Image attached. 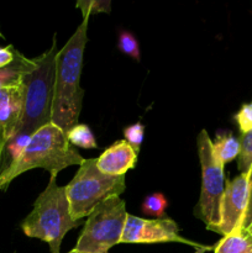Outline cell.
Wrapping results in <instances>:
<instances>
[{
    "label": "cell",
    "instance_id": "obj_1",
    "mask_svg": "<svg viewBox=\"0 0 252 253\" xmlns=\"http://www.w3.org/2000/svg\"><path fill=\"white\" fill-rule=\"evenodd\" d=\"M89 17H84L56 56L52 124L68 132L78 125L84 90L81 86L83 56L88 42Z\"/></svg>",
    "mask_w": 252,
    "mask_h": 253
},
{
    "label": "cell",
    "instance_id": "obj_2",
    "mask_svg": "<svg viewBox=\"0 0 252 253\" xmlns=\"http://www.w3.org/2000/svg\"><path fill=\"white\" fill-rule=\"evenodd\" d=\"M57 53V34H54L51 47L34 58V69L22 76L24 106L19 126L12 137L30 138L40 128L52 123Z\"/></svg>",
    "mask_w": 252,
    "mask_h": 253
},
{
    "label": "cell",
    "instance_id": "obj_3",
    "mask_svg": "<svg viewBox=\"0 0 252 253\" xmlns=\"http://www.w3.org/2000/svg\"><path fill=\"white\" fill-rule=\"evenodd\" d=\"M83 161L81 153L68 142L67 133L51 123L31 136L16 162L0 175V190L6 189L15 178L27 170L42 168L49 174H58L64 168L81 166Z\"/></svg>",
    "mask_w": 252,
    "mask_h": 253
},
{
    "label": "cell",
    "instance_id": "obj_4",
    "mask_svg": "<svg viewBox=\"0 0 252 253\" xmlns=\"http://www.w3.org/2000/svg\"><path fill=\"white\" fill-rule=\"evenodd\" d=\"M82 222L72 217L66 187H59L57 174L52 173L46 189L39 195L32 211L21 222V230L27 237L46 242L51 253H61L63 237L72 229L81 226Z\"/></svg>",
    "mask_w": 252,
    "mask_h": 253
},
{
    "label": "cell",
    "instance_id": "obj_5",
    "mask_svg": "<svg viewBox=\"0 0 252 253\" xmlns=\"http://www.w3.org/2000/svg\"><path fill=\"white\" fill-rule=\"evenodd\" d=\"M125 188V175L105 174L99 170L95 158H84L73 179L66 185L72 217L83 220L101 202L120 197Z\"/></svg>",
    "mask_w": 252,
    "mask_h": 253
},
{
    "label": "cell",
    "instance_id": "obj_6",
    "mask_svg": "<svg viewBox=\"0 0 252 253\" xmlns=\"http://www.w3.org/2000/svg\"><path fill=\"white\" fill-rule=\"evenodd\" d=\"M127 215L121 198L110 197L101 202L86 216L74 250L83 253H108L121 242Z\"/></svg>",
    "mask_w": 252,
    "mask_h": 253
},
{
    "label": "cell",
    "instance_id": "obj_7",
    "mask_svg": "<svg viewBox=\"0 0 252 253\" xmlns=\"http://www.w3.org/2000/svg\"><path fill=\"white\" fill-rule=\"evenodd\" d=\"M197 150L202 167V190L194 215L208 230L216 231L221 221V202L225 193L224 166L215 158L209 133L202 130L197 136Z\"/></svg>",
    "mask_w": 252,
    "mask_h": 253
},
{
    "label": "cell",
    "instance_id": "obj_8",
    "mask_svg": "<svg viewBox=\"0 0 252 253\" xmlns=\"http://www.w3.org/2000/svg\"><path fill=\"white\" fill-rule=\"evenodd\" d=\"M178 242L194 247L195 251L207 252L214 247L204 246L198 242L190 241L179 235L177 222L172 219H143L135 215H127L125 229L120 244H166Z\"/></svg>",
    "mask_w": 252,
    "mask_h": 253
},
{
    "label": "cell",
    "instance_id": "obj_9",
    "mask_svg": "<svg viewBox=\"0 0 252 253\" xmlns=\"http://www.w3.org/2000/svg\"><path fill=\"white\" fill-rule=\"evenodd\" d=\"M250 172L240 173L225 184V193L221 202V221L215 232L222 237L236 230L242 229L245 212L249 203Z\"/></svg>",
    "mask_w": 252,
    "mask_h": 253
},
{
    "label": "cell",
    "instance_id": "obj_10",
    "mask_svg": "<svg viewBox=\"0 0 252 253\" xmlns=\"http://www.w3.org/2000/svg\"><path fill=\"white\" fill-rule=\"evenodd\" d=\"M24 106V85L0 86V153L15 135Z\"/></svg>",
    "mask_w": 252,
    "mask_h": 253
},
{
    "label": "cell",
    "instance_id": "obj_11",
    "mask_svg": "<svg viewBox=\"0 0 252 253\" xmlns=\"http://www.w3.org/2000/svg\"><path fill=\"white\" fill-rule=\"evenodd\" d=\"M136 163L137 153L125 140L116 141L96 158L99 170L108 175H125Z\"/></svg>",
    "mask_w": 252,
    "mask_h": 253
},
{
    "label": "cell",
    "instance_id": "obj_12",
    "mask_svg": "<svg viewBox=\"0 0 252 253\" xmlns=\"http://www.w3.org/2000/svg\"><path fill=\"white\" fill-rule=\"evenodd\" d=\"M214 253H252V234L239 229L226 235L215 245Z\"/></svg>",
    "mask_w": 252,
    "mask_h": 253
},
{
    "label": "cell",
    "instance_id": "obj_13",
    "mask_svg": "<svg viewBox=\"0 0 252 253\" xmlns=\"http://www.w3.org/2000/svg\"><path fill=\"white\" fill-rule=\"evenodd\" d=\"M212 143V152L215 158L225 167V165L236 160L240 155V140L230 132L217 133Z\"/></svg>",
    "mask_w": 252,
    "mask_h": 253
},
{
    "label": "cell",
    "instance_id": "obj_14",
    "mask_svg": "<svg viewBox=\"0 0 252 253\" xmlns=\"http://www.w3.org/2000/svg\"><path fill=\"white\" fill-rule=\"evenodd\" d=\"M67 140L72 146H77V147L84 148V150H93V148L98 147L93 132L90 131L89 126L84 125V124H78L72 127L67 132Z\"/></svg>",
    "mask_w": 252,
    "mask_h": 253
},
{
    "label": "cell",
    "instance_id": "obj_15",
    "mask_svg": "<svg viewBox=\"0 0 252 253\" xmlns=\"http://www.w3.org/2000/svg\"><path fill=\"white\" fill-rule=\"evenodd\" d=\"M168 207V200L161 193H153L147 195L141 205L143 214L148 216H155L157 219H163L166 215V209Z\"/></svg>",
    "mask_w": 252,
    "mask_h": 253
},
{
    "label": "cell",
    "instance_id": "obj_16",
    "mask_svg": "<svg viewBox=\"0 0 252 253\" xmlns=\"http://www.w3.org/2000/svg\"><path fill=\"white\" fill-rule=\"evenodd\" d=\"M240 155L237 157V166L241 173L252 170V130L241 133L240 137Z\"/></svg>",
    "mask_w": 252,
    "mask_h": 253
},
{
    "label": "cell",
    "instance_id": "obj_17",
    "mask_svg": "<svg viewBox=\"0 0 252 253\" xmlns=\"http://www.w3.org/2000/svg\"><path fill=\"white\" fill-rule=\"evenodd\" d=\"M110 0H79L76 4V7L81 10L83 19L99 12H110Z\"/></svg>",
    "mask_w": 252,
    "mask_h": 253
},
{
    "label": "cell",
    "instance_id": "obj_18",
    "mask_svg": "<svg viewBox=\"0 0 252 253\" xmlns=\"http://www.w3.org/2000/svg\"><path fill=\"white\" fill-rule=\"evenodd\" d=\"M118 47L123 53L127 54L131 58H133L135 61H140L141 59V52H140V46H138V41L136 40V37L133 35H131L130 32H121L120 36H119V42Z\"/></svg>",
    "mask_w": 252,
    "mask_h": 253
},
{
    "label": "cell",
    "instance_id": "obj_19",
    "mask_svg": "<svg viewBox=\"0 0 252 253\" xmlns=\"http://www.w3.org/2000/svg\"><path fill=\"white\" fill-rule=\"evenodd\" d=\"M143 135H145V126L140 123H136L124 128V137H125L124 140L133 148L136 153L140 152Z\"/></svg>",
    "mask_w": 252,
    "mask_h": 253
},
{
    "label": "cell",
    "instance_id": "obj_20",
    "mask_svg": "<svg viewBox=\"0 0 252 253\" xmlns=\"http://www.w3.org/2000/svg\"><path fill=\"white\" fill-rule=\"evenodd\" d=\"M235 120L239 125L241 133H246L252 130V101L241 106L239 113L235 115Z\"/></svg>",
    "mask_w": 252,
    "mask_h": 253
},
{
    "label": "cell",
    "instance_id": "obj_21",
    "mask_svg": "<svg viewBox=\"0 0 252 253\" xmlns=\"http://www.w3.org/2000/svg\"><path fill=\"white\" fill-rule=\"evenodd\" d=\"M17 49L14 48L12 44L6 47H0V69L10 66L16 57Z\"/></svg>",
    "mask_w": 252,
    "mask_h": 253
},
{
    "label": "cell",
    "instance_id": "obj_22",
    "mask_svg": "<svg viewBox=\"0 0 252 253\" xmlns=\"http://www.w3.org/2000/svg\"><path fill=\"white\" fill-rule=\"evenodd\" d=\"M252 226V170H250V190H249V203H247L246 212H245L242 229L250 230Z\"/></svg>",
    "mask_w": 252,
    "mask_h": 253
},
{
    "label": "cell",
    "instance_id": "obj_23",
    "mask_svg": "<svg viewBox=\"0 0 252 253\" xmlns=\"http://www.w3.org/2000/svg\"><path fill=\"white\" fill-rule=\"evenodd\" d=\"M68 253H83V252H78V251H76V250H72V251H69Z\"/></svg>",
    "mask_w": 252,
    "mask_h": 253
},
{
    "label": "cell",
    "instance_id": "obj_24",
    "mask_svg": "<svg viewBox=\"0 0 252 253\" xmlns=\"http://www.w3.org/2000/svg\"><path fill=\"white\" fill-rule=\"evenodd\" d=\"M0 39H4V36H2V34H1V31H0Z\"/></svg>",
    "mask_w": 252,
    "mask_h": 253
},
{
    "label": "cell",
    "instance_id": "obj_25",
    "mask_svg": "<svg viewBox=\"0 0 252 253\" xmlns=\"http://www.w3.org/2000/svg\"><path fill=\"white\" fill-rule=\"evenodd\" d=\"M195 253H204L203 251H195Z\"/></svg>",
    "mask_w": 252,
    "mask_h": 253
},
{
    "label": "cell",
    "instance_id": "obj_26",
    "mask_svg": "<svg viewBox=\"0 0 252 253\" xmlns=\"http://www.w3.org/2000/svg\"><path fill=\"white\" fill-rule=\"evenodd\" d=\"M249 231H250V232H251V234H252V226H251V227H250V230H249Z\"/></svg>",
    "mask_w": 252,
    "mask_h": 253
}]
</instances>
